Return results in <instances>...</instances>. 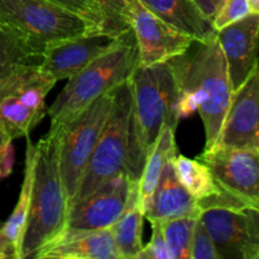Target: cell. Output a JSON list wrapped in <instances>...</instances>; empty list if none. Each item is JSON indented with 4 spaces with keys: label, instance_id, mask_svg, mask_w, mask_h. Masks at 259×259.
I'll return each mask as SVG.
<instances>
[{
    "label": "cell",
    "instance_id": "obj_19",
    "mask_svg": "<svg viewBox=\"0 0 259 259\" xmlns=\"http://www.w3.org/2000/svg\"><path fill=\"white\" fill-rule=\"evenodd\" d=\"M176 128L171 125H163L153 148L148 153L144 164L143 172L137 184V202L143 215L149 210L153 199V194L157 189L162 171L169 159L177 154Z\"/></svg>",
    "mask_w": 259,
    "mask_h": 259
},
{
    "label": "cell",
    "instance_id": "obj_31",
    "mask_svg": "<svg viewBox=\"0 0 259 259\" xmlns=\"http://www.w3.org/2000/svg\"><path fill=\"white\" fill-rule=\"evenodd\" d=\"M194 2L199 7V9L201 10L202 14L211 22L215 13L218 12V9H219V7L224 0H194Z\"/></svg>",
    "mask_w": 259,
    "mask_h": 259
},
{
    "label": "cell",
    "instance_id": "obj_4",
    "mask_svg": "<svg viewBox=\"0 0 259 259\" xmlns=\"http://www.w3.org/2000/svg\"><path fill=\"white\" fill-rule=\"evenodd\" d=\"M137 66L138 50L131 29L116 47L68 78L63 90L47 110L51 118V128H57L66 123L94 100L129 80Z\"/></svg>",
    "mask_w": 259,
    "mask_h": 259
},
{
    "label": "cell",
    "instance_id": "obj_10",
    "mask_svg": "<svg viewBox=\"0 0 259 259\" xmlns=\"http://www.w3.org/2000/svg\"><path fill=\"white\" fill-rule=\"evenodd\" d=\"M200 220L222 259L259 258L258 209H207Z\"/></svg>",
    "mask_w": 259,
    "mask_h": 259
},
{
    "label": "cell",
    "instance_id": "obj_26",
    "mask_svg": "<svg viewBox=\"0 0 259 259\" xmlns=\"http://www.w3.org/2000/svg\"><path fill=\"white\" fill-rule=\"evenodd\" d=\"M252 13V8L248 0H224L218 12L215 13L211 24L215 30H219L243 19Z\"/></svg>",
    "mask_w": 259,
    "mask_h": 259
},
{
    "label": "cell",
    "instance_id": "obj_7",
    "mask_svg": "<svg viewBox=\"0 0 259 259\" xmlns=\"http://www.w3.org/2000/svg\"><path fill=\"white\" fill-rule=\"evenodd\" d=\"M115 89L89 104L82 111L57 128L58 164L68 206L85 174L94 148L111 110Z\"/></svg>",
    "mask_w": 259,
    "mask_h": 259
},
{
    "label": "cell",
    "instance_id": "obj_11",
    "mask_svg": "<svg viewBox=\"0 0 259 259\" xmlns=\"http://www.w3.org/2000/svg\"><path fill=\"white\" fill-rule=\"evenodd\" d=\"M124 20L136 38L139 66L166 62L185 52L194 40L159 19L139 0L129 4Z\"/></svg>",
    "mask_w": 259,
    "mask_h": 259
},
{
    "label": "cell",
    "instance_id": "obj_20",
    "mask_svg": "<svg viewBox=\"0 0 259 259\" xmlns=\"http://www.w3.org/2000/svg\"><path fill=\"white\" fill-rule=\"evenodd\" d=\"M43 51L20 33L0 23V78L27 66H39Z\"/></svg>",
    "mask_w": 259,
    "mask_h": 259
},
{
    "label": "cell",
    "instance_id": "obj_16",
    "mask_svg": "<svg viewBox=\"0 0 259 259\" xmlns=\"http://www.w3.org/2000/svg\"><path fill=\"white\" fill-rule=\"evenodd\" d=\"M38 259H120L110 228L58 235L35 254Z\"/></svg>",
    "mask_w": 259,
    "mask_h": 259
},
{
    "label": "cell",
    "instance_id": "obj_29",
    "mask_svg": "<svg viewBox=\"0 0 259 259\" xmlns=\"http://www.w3.org/2000/svg\"><path fill=\"white\" fill-rule=\"evenodd\" d=\"M152 224V237L148 244L143 247L138 259H169L166 242L162 234L158 222H149Z\"/></svg>",
    "mask_w": 259,
    "mask_h": 259
},
{
    "label": "cell",
    "instance_id": "obj_9",
    "mask_svg": "<svg viewBox=\"0 0 259 259\" xmlns=\"http://www.w3.org/2000/svg\"><path fill=\"white\" fill-rule=\"evenodd\" d=\"M136 199V182L126 174L119 175L68 207L62 233L109 229Z\"/></svg>",
    "mask_w": 259,
    "mask_h": 259
},
{
    "label": "cell",
    "instance_id": "obj_13",
    "mask_svg": "<svg viewBox=\"0 0 259 259\" xmlns=\"http://www.w3.org/2000/svg\"><path fill=\"white\" fill-rule=\"evenodd\" d=\"M220 187L259 207V149L217 146L199 157Z\"/></svg>",
    "mask_w": 259,
    "mask_h": 259
},
{
    "label": "cell",
    "instance_id": "obj_30",
    "mask_svg": "<svg viewBox=\"0 0 259 259\" xmlns=\"http://www.w3.org/2000/svg\"><path fill=\"white\" fill-rule=\"evenodd\" d=\"M14 146L12 139L7 138L0 146V175L2 179H7L12 175L14 167Z\"/></svg>",
    "mask_w": 259,
    "mask_h": 259
},
{
    "label": "cell",
    "instance_id": "obj_2",
    "mask_svg": "<svg viewBox=\"0 0 259 259\" xmlns=\"http://www.w3.org/2000/svg\"><path fill=\"white\" fill-rule=\"evenodd\" d=\"M133 95L129 123L128 176L138 184L146 159L163 125L176 128L177 85L167 62L137 66L129 77Z\"/></svg>",
    "mask_w": 259,
    "mask_h": 259
},
{
    "label": "cell",
    "instance_id": "obj_34",
    "mask_svg": "<svg viewBox=\"0 0 259 259\" xmlns=\"http://www.w3.org/2000/svg\"><path fill=\"white\" fill-rule=\"evenodd\" d=\"M7 138H8V137L5 136L4 132H3L2 129H0V146H2V143H3V142H4Z\"/></svg>",
    "mask_w": 259,
    "mask_h": 259
},
{
    "label": "cell",
    "instance_id": "obj_24",
    "mask_svg": "<svg viewBox=\"0 0 259 259\" xmlns=\"http://www.w3.org/2000/svg\"><path fill=\"white\" fill-rule=\"evenodd\" d=\"M199 219V218H197ZM196 218H177L158 222L169 259H191V243Z\"/></svg>",
    "mask_w": 259,
    "mask_h": 259
},
{
    "label": "cell",
    "instance_id": "obj_17",
    "mask_svg": "<svg viewBox=\"0 0 259 259\" xmlns=\"http://www.w3.org/2000/svg\"><path fill=\"white\" fill-rule=\"evenodd\" d=\"M172 159H169L164 166L153 194L151 207L144 214V219H148V222H163L177 218L197 219L201 214L196 199L177 179Z\"/></svg>",
    "mask_w": 259,
    "mask_h": 259
},
{
    "label": "cell",
    "instance_id": "obj_22",
    "mask_svg": "<svg viewBox=\"0 0 259 259\" xmlns=\"http://www.w3.org/2000/svg\"><path fill=\"white\" fill-rule=\"evenodd\" d=\"M144 215L139 209L137 199L129 205L128 209L110 227L114 243L120 259L138 258L143 249L142 229Z\"/></svg>",
    "mask_w": 259,
    "mask_h": 259
},
{
    "label": "cell",
    "instance_id": "obj_25",
    "mask_svg": "<svg viewBox=\"0 0 259 259\" xmlns=\"http://www.w3.org/2000/svg\"><path fill=\"white\" fill-rule=\"evenodd\" d=\"M55 4L71 10L106 30V18L100 5V0H51Z\"/></svg>",
    "mask_w": 259,
    "mask_h": 259
},
{
    "label": "cell",
    "instance_id": "obj_1",
    "mask_svg": "<svg viewBox=\"0 0 259 259\" xmlns=\"http://www.w3.org/2000/svg\"><path fill=\"white\" fill-rule=\"evenodd\" d=\"M177 85L179 120L199 111L205 129V149L217 146L233 89L227 61L217 34L204 42L192 40L185 52L166 61Z\"/></svg>",
    "mask_w": 259,
    "mask_h": 259
},
{
    "label": "cell",
    "instance_id": "obj_21",
    "mask_svg": "<svg viewBox=\"0 0 259 259\" xmlns=\"http://www.w3.org/2000/svg\"><path fill=\"white\" fill-rule=\"evenodd\" d=\"M27 152H25V166L24 176H23V184L20 187V194L18 197L17 205L14 210L8 218L7 222L3 224V233L8 242L13 245L15 250V255L18 259L20 243H22L23 234H24L25 225H27L28 212H29L30 195H32V184H33V169H34V158H35V146L30 142L27 137Z\"/></svg>",
    "mask_w": 259,
    "mask_h": 259
},
{
    "label": "cell",
    "instance_id": "obj_35",
    "mask_svg": "<svg viewBox=\"0 0 259 259\" xmlns=\"http://www.w3.org/2000/svg\"><path fill=\"white\" fill-rule=\"evenodd\" d=\"M2 180H3V179H2V175H0V181H2Z\"/></svg>",
    "mask_w": 259,
    "mask_h": 259
},
{
    "label": "cell",
    "instance_id": "obj_33",
    "mask_svg": "<svg viewBox=\"0 0 259 259\" xmlns=\"http://www.w3.org/2000/svg\"><path fill=\"white\" fill-rule=\"evenodd\" d=\"M253 13H259V0H248Z\"/></svg>",
    "mask_w": 259,
    "mask_h": 259
},
{
    "label": "cell",
    "instance_id": "obj_23",
    "mask_svg": "<svg viewBox=\"0 0 259 259\" xmlns=\"http://www.w3.org/2000/svg\"><path fill=\"white\" fill-rule=\"evenodd\" d=\"M172 164L179 181L196 200L205 199L219 192L220 186L215 181L211 171L199 159L176 154L172 159Z\"/></svg>",
    "mask_w": 259,
    "mask_h": 259
},
{
    "label": "cell",
    "instance_id": "obj_6",
    "mask_svg": "<svg viewBox=\"0 0 259 259\" xmlns=\"http://www.w3.org/2000/svg\"><path fill=\"white\" fill-rule=\"evenodd\" d=\"M0 23L17 30L43 52L53 43L101 30L51 0H0Z\"/></svg>",
    "mask_w": 259,
    "mask_h": 259
},
{
    "label": "cell",
    "instance_id": "obj_32",
    "mask_svg": "<svg viewBox=\"0 0 259 259\" xmlns=\"http://www.w3.org/2000/svg\"><path fill=\"white\" fill-rule=\"evenodd\" d=\"M9 258L17 259V255H15V250L13 245L5 238L4 233H3V224L0 223V259Z\"/></svg>",
    "mask_w": 259,
    "mask_h": 259
},
{
    "label": "cell",
    "instance_id": "obj_12",
    "mask_svg": "<svg viewBox=\"0 0 259 259\" xmlns=\"http://www.w3.org/2000/svg\"><path fill=\"white\" fill-rule=\"evenodd\" d=\"M131 28L124 32L94 30L78 37L48 46L43 52L39 67L57 82L68 80L89 63L113 50L125 38Z\"/></svg>",
    "mask_w": 259,
    "mask_h": 259
},
{
    "label": "cell",
    "instance_id": "obj_14",
    "mask_svg": "<svg viewBox=\"0 0 259 259\" xmlns=\"http://www.w3.org/2000/svg\"><path fill=\"white\" fill-rule=\"evenodd\" d=\"M232 148L259 149V70L232 94L218 143Z\"/></svg>",
    "mask_w": 259,
    "mask_h": 259
},
{
    "label": "cell",
    "instance_id": "obj_15",
    "mask_svg": "<svg viewBox=\"0 0 259 259\" xmlns=\"http://www.w3.org/2000/svg\"><path fill=\"white\" fill-rule=\"evenodd\" d=\"M219 45L227 61L233 93L237 91L250 73L258 67L259 13L217 30Z\"/></svg>",
    "mask_w": 259,
    "mask_h": 259
},
{
    "label": "cell",
    "instance_id": "obj_27",
    "mask_svg": "<svg viewBox=\"0 0 259 259\" xmlns=\"http://www.w3.org/2000/svg\"><path fill=\"white\" fill-rule=\"evenodd\" d=\"M191 259H222L201 220H196L191 243Z\"/></svg>",
    "mask_w": 259,
    "mask_h": 259
},
{
    "label": "cell",
    "instance_id": "obj_3",
    "mask_svg": "<svg viewBox=\"0 0 259 259\" xmlns=\"http://www.w3.org/2000/svg\"><path fill=\"white\" fill-rule=\"evenodd\" d=\"M67 212L68 200L58 164L57 132L50 129L35 144L29 212L18 259L34 258L51 244L65 229Z\"/></svg>",
    "mask_w": 259,
    "mask_h": 259
},
{
    "label": "cell",
    "instance_id": "obj_18",
    "mask_svg": "<svg viewBox=\"0 0 259 259\" xmlns=\"http://www.w3.org/2000/svg\"><path fill=\"white\" fill-rule=\"evenodd\" d=\"M149 12L194 40L204 42L217 34L211 22L194 0H139Z\"/></svg>",
    "mask_w": 259,
    "mask_h": 259
},
{
    "label": "cell",
    "instance_id": "obj_8",
    "mask_svg": "<svg viewBox=\"0 0 259 259\" xmlns=\"http://www.w3.org/2000/svg\"><path fill=\"white\" fill-rule=\"evenodd\" d=\"M56 81L39 66H27L0 78V129L9 139L29 137L46 115V98Z\"/></svg>",
    "mask_w": 259,
    "mask_h": 259
},
{
    "label": "cell",
    "instance_id": "obj_5",
    "mask_svg": "<svg viewBox=\"0 0 259 259\" xmlns=\"http://www.w3.org/2000/svg\"><path fill=\"white\" fill-rule=\"evenodd\" d=\"M132 106V86L131 81L126 80L115 88L111 110L70 206L119 175H128Z\"/></svg>",
    "mask_w": 259,
    "mask_h": 259
},
{
    "label": "cell",
    "instance_id": "obj_28",
    "mask_svg": "<svg viewBox=\"0 0 259 259\" xmlns=\"http://www.w3.org/2000/svg\"><path fill=\"white\" fill-rule=\"evenodd\" d=\"M133 0H100V5L106 18V30L124 32L129 29L124 20V13Z\"/></svg>",
    "mask_w": 259,
    "mask_h": 259
}]
</instances>
